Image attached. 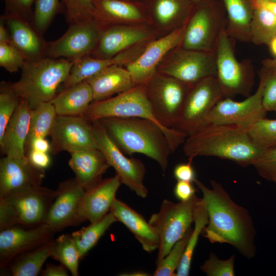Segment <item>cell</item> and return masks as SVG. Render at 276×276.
Returning a JSON list of instances; mask_svg holds the SVG:
<instances>
[{"label":"cell","instance_id":"cell-1","mask_svg":"<svg viewBox=\"0 0 276 276\" xmlns=\"http://www.w3.org/2000/svg\"><path fill=\"white\" fill-rule=\"evenodd\" d=\"M205 202L209 222L202 233L211 243H227L245 258L255 257L256 229L249 212L235 202L222 185L211 180V188L196 178Z\"/></svg>","mask_w":276,"mask_h":276},{"label":"cell","instance_id":"cell-2","mask_svg":"<svg viewBox=\"0 0 276 276\" xmlns=\"http://www.w3.org/2000/svg\"><path fill=\"white\" fill-rule=\"evenodd\" d=\"M264 149L253 141L247 128L232 124L202 125L187 137L183 145L190 159L214 156L242 166L251 165Z\"/></svg>","mask_w":276,"mask_h":276},{"label":"cell","instance_id":"cell-3","mask_svg":"<svg viewBox=\"0 0 276 276\" xmlns=\"http://www.w3.org/2000/svg\"><path fill=\"white\" fill-rule=\"evenodd\" d=\"M124 153H141L156 162L164 173L172 152L161 128L153 122L136 117H108L99 120Z\"/></svg>","mask_w":276,"mask_h":276},{"label":"cell","instance_id":"cell-4","mask_svg":"<svg viewBox=\"0 0 276 276\" xmlns=\"http://www.w3.org/2000/svg\"><path fill=\"white\" fill-rule=\"evenodd\" d=\"M74 61L48 57L26 61L20 70V78L12 83L13 88L32 109L40 103L50 102L67 78Z\"/></svg>","mask_w":276,"mask_h":276},{"label":"cell","instance_id":"cell-5","mask_svg":"<svg viewBox=\"0 0 276 276\" xmlns=\"http://www.w3.org/2000/svg\"><path fill=\"white\" fill-rule=\"evenodd\" d=\"M85 116L91 121L108 117H136L149 120L163 130L172 153L183 144L187 137L180 131L169 132L160 125L153 113L145 84L134 86L114 97L93 102Z\"/></svg>","mask_w":276,"mask_h":276},{"label":"cell","instance_id":"cell-6","mask_svg":"<svg viewBox=\"0 0 276 276\" xmlns=\"http://www.w3.org/2000/svg\"><path fill=\"white\" fill-rule=\"evenodd\" d=\"M56 191L41 186L0 197V229L43 224Z\"/></svg>","mask_w":276,"mask_h":276},{"label":"cell","instance_id":"cell-7","mask_svg":"<svg viewBox=\"0 0 276 276\" xmlns=\"http://www.w3.org/2000/svg\"><path fill=\"white\" fill-rule=\"evenodd\" d=\"M147 95L156 120L170 132L182 109L191 85L157 72L145 84Z\"/></svg>","mask_w":276,"mask_h":276},{"label":"cell","instance_id":"cell-8","mask_svg":"<svg viewBox=\"0 0 276 276\" xmlns=\"http://www.w3.org/2000/svg\"><path fill=\"white\" fill-rule=\"evenodd\" d=\"M199 199L196 195L188 200L177 203L165 199L159 211L150 216L149 222L156 229L159 238L156 264L191 228L194 222V209Z\"/></svg>","mask_w":276,"mask_h":276},{"label":"cell","instance_id":"cell-9","mask_svg":"<svg viewBox=\"0 0 276 276\" xmlns=\"http://www.w3.org/2000/svg\"><path fill=\"white\" fill-rule=\"evenodd\" d=\"M225 28L221 31L215 50L217 78L224 98L236 95L248 97L254 85L255 74L248 62H239Z\"/></svg>","mask_w":276,"mask_h":276},{"label":"cell","instance_id":"cell-10","mask_svg":"<svg viewBox=\"0 0 276 276\" xmlns=\"http://www.w3.org/2000/svg\"><path fill=\"white\" fill-rule=\"evenodd\" d=\"M157 72L191 86L205 78L217 77L215 53L187 50L179 45L166 55Z\"/></svg>","mask_w":276,"mask_h":276},{"label":"cell","instance_id":"cell-11","mask_svg":"<svg viewBox=\"0 0 276 276\" xmlns=\"http://www.w3.org/2000/svg\"><path fill=\"white\" fill-rule=\"evenodd\" d=\"M95 138L110 167L114 169L122 184L126 186L141 198L147 196L148 191L144 184L146 167L142 162L126 157L111 139L99 120L91 121Z\"/></svg>","mask_w":276,"mask_h":276},{"label":"cell","instance_id":"cell-12","mask_svg":"<svg viewBox=\"0 0 276 276\" xmlns=\"http://www.w3.org/2000/svg\"><path fill=\"white\" fill-rule=\"evenodd\" d=\"M224 98L216 77L191 86L181 113L173 129L187 136L203 123L214 106Z\"/></svg>","mask_w":276,"mask_h":276},{"label":"cell","instance_id":"cell-13","mask_svg":"<svg viewBox=\"0 0 276 276\" xmlns=\"http://www.w3.org/2000/svg\"><path fill=\"white\" fill-rule=\"evenodd\" d=\"M211 2L199 5L192 11L186 25L181 48L215 52L219 35L226 27V18Z\"/></svg>","mask_w":276,"mask_h":276},{"label":"cell","instance_id":"cell-14","mask_svg":"<svg viewBox=\"0 0 276 276\" xmlns=\"http://www.w3.org/2000/svg\"><path fill=\"white\" fill-rule=\"evenodd\" d=\"M265 81V73L261 70L259 86L253 95L241 101L229 97L223 98L214 106L200 126L210 124H232L247 128L265 118L267 111L262 104Z\"/></svg>","mask_w":276,"mask_h":276},{"label":"cell","instance_id":"cell-15","mask_svg":"<svg viewBox=\"0 0 276 276\" xmlns=\"http://www.w3.org/2000/svg\"><path fill=\"white\" fill-rule=\"evenodd\" d=\"M102 27L94 19L70 24L58 39L48 42L45 57L76 60L95 49Z\"/></svg>","mask_w":276,"mask_h":276},{"label":"cell","instance_id":"cell-16","mask_svg":"<svg viewBox=\"0 0 276 276\" xmlns=\"http://www.w3.org/2000/svg\"><path fill=\"white\" fill-rule=\"evenodd\" d=\"M50 136V152L53 155L98 148L91 121L85 116L57 115Z\"/></svg>","mask_w":276,"mask_h":276},{"label":"cell","instance_id":"cell-17","mask_svg":"<svg viewBox=\"0 0 276 276\" xmlns=\"http://www.w3.org/2000/svg\"><path fill=\"white\" fill-rule=\"evenodd\" d=\"M186 25L169 32L160 38L151 40L142 54L126 66L135 86L146 84L157 72L159 64L166 55L180 45Z\"/></svg>","mask_w":276,"mask_h":276},{"label":"cell","instance_id":"cell-18","mask_svg":"<svg viewBox=\"0 0 276 276\" xmlns=\"http://www.w3.org/2000/svg\"><path fill=\"white\" fill-rule=\"evenodd\" d=\"M153 35L142 24H116L102 27L98 43L91 57L111 58L141 42L152 40Z\"/></svg>","mask_w":276,"mask_h":276},{"label":"cell","instance_id":"cell-19","mask_svg":"<svg viewBox=\"0 0 276 276\" xmlns=\"http://www.w3.org/2000/svg\"><path fill=\"white\" fill-rule=\"evenodd\" d=\"M55 191V198L43 223L54 233L80 222L78 209L86 192L75 178L61 182Z\"/></svg>","mask_w":276,"mask_h":276},{"label":"cell","instance_id":"cell-20","mask_svg":"<svg viewBox=\"0 0 276 276\" xmlns=\"http://www.w3.org/2000/svg\"><path fill=\"white\" fill-rule=\"evenodd\" d=\"M53 233L45 224L30 229L15 225L1 231V267L8 265L18 255L52 240Z\"/></svg>","mask_w":276,"mask_h":276},{"label":"cell","instance_id":"cell-21","mask_svg":"<svg viewBox=\"0 0 276 276\" xmlns=\"http://www.w3.org/2000/svg\"><path fill=\"white\" fill-rule=\"evenodd\" d=\"M44 170L33 165L27 156L2 157L0 160V197L40 186L45 176Z\"/></svg>","mask_w":276,"mask_h":276},{"label":"cell","instance_id":"cell-22","mask_svg":"<svg viewBox=\"0 0 276 276\" xmlns=\"http://www.w3.org/2000/svg\"><path fill=\"white\" fill-rule=\"evenodd\" d=\"M151 40L137 44L110 58L99 59L88 55L75 60L67 78L62 84L63 89L84 81L109 66L126 67L142 54Z\"/></svg>","mask_w":276,"mask_h":276},{"label":"cell","instance_id":"cell-23","mask_svg":"<svg viewBox=\"0 0 276 276\" xmlns=\"http://www.w3.org/2000/svg\"><path fill=\"white\" fill-rule=\"evenodd\" d=\"M121 184L119 177L116 174L102 179L95 186L86 191L78 209L79 222L87 220L94 223L109 213Z\"/></svg>","mask_w":276,"mask_h":276},{"label":"cell","instance_id":"cell-24","mask_svg":"<svg viewBox=\"0 0 276 276\" xmlns=\"http://www.w3.org/2000/svg\"><path fill=\"white\" fill-rule=\"evenodd\" d=\"M1 18L9 30L10 43L23 55L26 61H35L45 57L48 42L30 22L5 14Z\"/></svg>","mask_w":276,"mask_h":276},{"label":"cell","instance_id":"cell-25","mask_svg":"<svg viewBox=\"0 0 276 276\" xmlns=\"http://www.w3.org/2000/svg\"><path fill=\"white\" fill-rule=\"evenodd\" d=\"M93 18L102 27L116 24H141L147 17L143 5L129 0H92Z\"/></svg>","mask_w":276,"mask_h":276},{"label":"cell","instance_id":"cell-26","mask_svg":"<svg viewBox=\"0 0 276 276\" xmlns=\"http://www.w3.org/2000/svg\"><path fill=\"white\" fill-rule=\"evenodd\" d=\"M68 165L75 174V178L85 191L101 180L110 167L103 152L98 148L88 149L70 153Z\"/></svg>","mask_w":276,"mask_h":276},{"label":"cell","instance_id":"cell-27","mask_svg":"<svg viewBox=\"0 0 276 276\" xmlns=\"http://www.w3.org/2000/svg\"><path fill=\"white\" fill-rule=\"evenodd\" d=\"M31 109L28 103L21 99L0 140L1 149L5 156L15 158L26 156L25 145L29 130Z\"/></svg>","mask_w":276,"mask_h":276},{"label":"cell","instance_id":"cell-28","mask_svg":"<svg viewBox=\"0 0 276 276\" xmlns=\"http://www.w3.org/2000/svg\"><path fill=\"white\" fill-rule=\"evenodd\" d=\"M110 212L117 220L123 223L140 243L143 249L150 253L158 249V234L144 217L124 202L116 198Z\"/></svg>","mask_w":276,"mask_h":276},{"label":"cell","instance_id":"cell-29","mask_svg":"<svg viewBox=\"0 0 276 276\" xmlns=\"http://www.w3.org/2000/svg\"><path fill=\"white\" fill-rule=\"evenodd\" d=\"M84 81L91 87L93 102L108 99L135 86L129 71L117 65L107 67Z\"/></svg>","mask_w":276,"mask_h":276},{"label":"cell","instance_id":"cell-30","mask_svg":"<svg viewBox=\"0 0 276 276\" xmlns=\"http://www.w3.org/2000/svg\"><path fill=\"white\" fill-rule=\"evenodd\" d=\"M190 0H151V15L157 26L172 31L186 25L192 12Z\"/></svg>","mask_w":276,"mask_h":276},{"label":"cell","instance_id":"cell-31","mask_svg":"<svg viewBox=\"0 0 276 276\" xmlns=\"http://www.w3.org/2000/svg\"><path fill=\"white\" fill-rule=\"evenodd\" d=\"M50 102L57 115L85 116L93 102V95L90 85L84 81L63 89Z\"/></svg>","mask_w":276,"mask_h":276},{"label":"cell","instance_id":"cell-32","mask_svg":"<svg viewBox=\"0 0 276 276\" xmlns=\"http://www.w3.org/2000/svg\"><path fill=\"white\" fill-rule=\"evenodd\" d=\"M227 13L226 32L230 38L250 42L254 7L250 0H222Z\"/></svg>","mask_w":276,"mask_h":276},{"label":"cell","instance_id":"cell-33","mask_svg":"<svg viewBox=\"0 0 276 276\" xmlns=\"http://www.w3.org/2000/svg\"><path fill=\"white\" fill-rule=\"evenodd\" d=\"M53 241L52 239L15 257L8 264L11 274L13 276L38 275L43 263L51 256Z\"/></svg>","mask_w":276,"mask_h":276},{"label":"cell","instance_id":"cell-34","mask_svg":"<svg viewBox=\"0 0 276 276\" xmlns=\"http://www.w3.org/2000/svg\"><path fill=\"white\" fill-rule=\"evenodd\" d=\"M57 115L51 102L40 103L31 109L25 150L35 139L50 135Z\"/></svg>","mask_w":276,"mask_h":276},{"label":"cell","instance_id":"cell-35","mask_svg":"<svg viewBox=\"0 0 276 276\" xmlns=\"http://www.w3.org/2000/svg\"><path fill=\"white\" fill-rule=\"evenodd\" d=\"M209 222L206 205L200 198L194 211V227L189 238L181 261L176 272V276H187L189 274L192 259L199 236Z\"/></svg>","mask_w":276,"mask_h":276},{"label":"cell","instance_id":"cell-36","mask_svg":"<svg viewBox=\"0 0 276 276\" xmlns=\"http://www.w3.org/2000/svg\"><path fill=\"white\" fill-rule=\"evenodd\" d=\"M117 221L112 213L110 212L101 220L90 223L81 229L71 234L79 250L81 259L97 243L112 224Z\"/></svg>","mask_w":276,"mask_h":276},{"label":"cell","instance_id":"cell-37","mask_svg":"<svg viewBox=\"0 0 276 276\" xmlns=\"http://www.w3.org/2000/svg\"><path fill=\"white\" fill-rule=\"evenodd\" d=\"M254 9L250 42L256 45H268L276 35V16L261 7H254Z\"/></svg>","mask_w":276,"mask_h":276},{"label":"cell","instance_id":"cell-38","mask_svg":"<svg viewBox=\"0 0 276 276\" xmlns=\"http://www.w3.org/2000/svg\"><path fill=\"white\" fill-rule=\"evenodd\" d=\"M50 256L59 261L72 275H78L81 257L71 234H62L54 240Z\"/></svg>","mask_w":276,"mask_h":276},{"label":"cell","instance_id":"cell-39","mask_svg":"<svg viewBox=\"0 0 276 276\" xmlns=\"http://www.w3.org/2000/svg\"><path fill=\"white\" fill-rule=\"evenodd\" d=\"M34 5L31 23L43 35L63 5L59 0H35Z\"/></svg>","mask_w":276,"mask_h":276},{"label":"cell","instance_id":"cell-40","mask_svg":"<svg viewBox=\"0 0 276 276\" xmlns=\"http://www.w3.org/2000/svg\"><path fill=\"white\" fill-rule=\"evenodd\" d=\"M192 229L191 227L183 237L173 246L168 254L156 264L153 275L176 276L175 271L181 261Z\"/></svg>","mask_w":276,"mask_h":276},{"label":"cell","instance_id":"cell-41","mask_svg":"<svg viewBox=\"0 0 276 276\" xmlns=\"http://www.w3.org/2000/svg\"><path fill=\"white\" fill-rule=\"evenodd\" d=\"M21 99L15 93L12 83L3 81L0 83V140L6 126Z\"/></svg>","mask_w":276,"mask_h":276},{"label":"cell","instance_id":"cell-42","mask_svg":"<svg viewBox=\"0 0 276 276\" xmlns=\"http://www.w3.org/2000/svg\"><path fill=\"white\" fill-rule=\"evenodd\" d=\"M247 130L253 141L260 147H276V119L262 118L251 124Z\"/></svg>","mask_w":276,"mask_h":276},{"label":"cell","instance_id":"cell-43","mask_svg":"<svg viewBox=\"0 0 276 276\" xmlns=\"http://www.w3.org/2000/svg\"><path fill=\"white\" fill-rule=\"evenodd\" d=\"M61 2L64 6L65 19L69 25L94 19L92 0H61Z\"/></svg>","mask_w":276,"mask_h":276},{"label":"cell","instance_id":"cell-44","mask_svg":"<svg viewBox=\"0 0 276 276\" xmlns=\"http://www.w3.org/2000/svg\"><path fill=\"white\" fill-rule=\"evenodd\" d=\"M251 165L262 178L276 183V147L265 148Z\"/></svg>","mask_w":276,"mask_h":276},{"label":"cell","instance_id":"cell-45","mask_svg":"<svg viewBox=\"0 0 276 276\" xmlns=\"http://www.w3.org/2000/svg\"><path fill=\"white\" fill-rule=\"evenodd\" d=\"M235 259L233 255L227 260H221L212 252L200 268L208 276H234Z\"/></svg>","mask_w":276,"mask_h":276},{"label":"cell","instance_id":"cell-46","mask_svg":"<svg viewBox=\"0 0 276 276\" xmlns=\"http://www.w3.org/2000/svg\"><path fill=\"white\" fill-rule=\"evenodd\" d=\"M25 61L23 55L11 43L0 44V66L7 71L17 72Z\"/></svg>","mask_w":276,"mask_h":276},{"label":"cell","instance_id":"cell-47","mask_svg":"<svg viewBox=\"0 0 276 276\" xmlns=\"http://www.w3.org/2000/svg\"><path fill=\"white\" fill-rule=\"evenodd\" d=\"M5 4V14L21 18L31 22L32 6L35 0H3Z\"/></svg>","mask_w":276,"mask_h":276},{"label":"cell","instance_id":"cell-48","mask_svg":"<svg viewBox=\"0 0 276 276\" xmlns=\"http://www.w3.org/2000/svg\"><path fill=\"white\" fill-rule=\"evenodd\" d=\"M262 70L266 75V81L264 87L262 104L265 110L273 111L276 106V72Z\"/></svg>","mask_w":276,"mask_h":276},{"label":"cell","instance_id":"cell-49","mask_svg":"<svg viewBox=\"0 0 276 276\" xmlns=\"http://www.w3.org/2000/svg\"><path fill=\"white\" fill-rule=\"evenodd\" d=\"M192 159L189 158L186 163L178 164L174 169L173 174L177 181L193 182L196 177L195 170L192 164Z\"/></svg>","mask_w":276,"mask_h":276},{"label":"cell","instance_id":"cell-50","mask_svg":"<svg viewBox=\"0 0 276 276\" xmlns=\"http://www.w3.org/2000/svg\"><path fill=\"white\" fill-rule=\"evenodd\" d=\"M196 189L192 182L185 181H177L174 193L175 197L180 201H187L195 195Z\"/></svg>","mask_w":276,"mask_h":276},{"label":"cell","instance_id":"cell-51","mask_svg":"<svg viewBox=\"0 0 276 276\" xmlns=\"http://www.w3.org/2000/svg\"><path fill=\"white\" fill-rule=\"evenodd\" d=\"M30 162L37 168L44 169L51 164V158L48 152L30 149L26 152Z\"/></svg>","mask_w":276,"mask_h":276},{"label":"cell","instance_id":"cell-52","mask_svg":"<svg viewBox=\"0 0 276 276\" xmlns=\"http://www.w3.org/2000/svg\"><path fill=\"white\" fill-rule=\"evenodd\" d=\"M68 269L62 264L55 265L52 264H48L45 268L42 271L43 276H67L68 275L67 271Z\"/></svg>","mask_w":276,"mask_h":276},{"label":"cell","instance_id":"cell-53","mask_svg":"<svg viewBox=\"0 0 276 276\" xmlns=\"http://www.w3.org/2000/svg\"><path fill=\"white\" fill-rule=\"evenodd\" d=\"M30 149L48 152L50 150V144L45 138L37 139L34 140L29 147L26 149L25 153Z\"/></svg>","mask_w":276,"mask_h":276},{"label":"cell","instance_id":"cell-54","mask_svg":"<svg viewBox=\"0 0 276 276\" xmlns=\"http://www.w3.org/2000/svg\"><path fill=\"white\" fill-rule=\"evenodd\" d=\"M251 3L253 7H261L264 8L276 16V2L259 0Z\"/></svg>","mask_w":276,"mask_h":276},{"label":"cell","instance_id":"cell-55","mask_svg":"<svg viewBox=\"0 0 276 276\" xmlns=\"http://www.w3.org/2000/svg\"><path fill=\"white\" fill-rule=\"evenodd\" d=\"M10 36L4 20L0 19V44L10 43Z\"/></svg>","mask_w":276,"mask_h":276},{"label":"cell","instance_id":"cell-56","mask_svg":"<svg viewBox=\"0 0 276 276\" xmlns=\"http://www.w3.org/2000/svg\"><path fill=\"white\" fill-rule=\"evenodd\" d=\"M263 68L270 72H276V57L265 59L262 61Z\"/></svg>","mask_w":276,"mask_h":276},{"label":"cell","instance_id":"cell-57","mask_svg":"<svg viewBox=\"0 0 276 276\" xmlns=\"http://www.w3.org/2000/svg\"><path fill=\"white\" fill-rule=\"evenodd\" d=\"M268 46L271 53L276 57V35L271 40Z\"/></svg>","mask_w":276,"mask_h":276},{"label":"cell","instance_id":"cell-58","mask_svg":"<svg viewBox=\"0 0 276 276\" xmlns=\"http://www.w3.org/2000/svg\"><path fill=\"white\" fill-rule=\"evenodd\" d=\"M195 5H199L212 2L213 0H190Z\"/></svg>","mask_w":276,"mask_h":276},{"label":"cell","instance_id":"cell-59","mask_svg":"<svg viewBox=\"0 0 276 276\" xmlns=\"http://www.w3.org/2000/svg\"><path fill=\"white\" fill-rule=\"evenodd\" d=\"M128 274H126V275H148L149 274H147V273L146 272H144L143 271H136V272H132L131 273H128Z\"/></svg>","mask_w":276,"mask_h":276},{"label":"cell","instance_id":"cell-60","mask_svg":"<svg viewBox=\"0 0 276 276\" xmlns=\"http://www.w3.org/2000/svg\"><path fill=\"white\" fill-rule=\"evenodd\" d=\"M264 1H270V2H276V0H264Z\"/></svg>","mask_w":276,"mask_h":276},{"label":"cell","instance_id":"cell-61","mask_svg":"<svg viewBox=\"0 0 276 276\" xmlns=\"http://www.w3.org/2000/svg\"><path fill=\"white\" fill-rule=\"evenodd\" d=\"M257 1H258V0H250L251 3L255 2Z\"/></svg>","mask_w":276,"mask_h":276},{"label":"cell","instance_id":"cell-62","mask_svg":"<svg viewBox=\"0 0 276 276\" xmlns=\"http://www.w3.org/2000/svg\"><path fill=\"white\" fill-rule=\"evenodd\" d=\"M273 111H275V114H276V106H275V107H274V110H273Z\"/></svg>","mask_w":276,"mask_h":276},{"label":"cell","instance_id":"cell-63","mask_svg":"<svg viewBox=\"0 0 276 276\" xmlns=\"http://www.w3.org/2000/svg\"><path fill=\"white\" fill-rule=\"evenodd\" d=\"M129 1H133V0H129Z\"/></svg>","mask_w":276,"mask_h":276}]
</instances>
